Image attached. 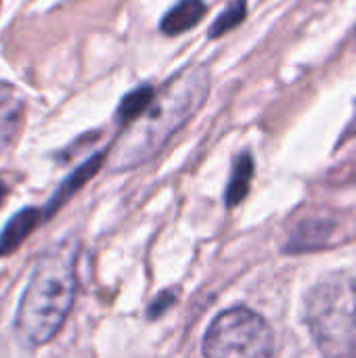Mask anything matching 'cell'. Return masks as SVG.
I'll return each mask as SVG.
<instances>
[{
    "instance_id": "obj_1",
    "label": "cell",
    "mask_w": 356,
    "mask_h": 358,
    "mask_svg": "<svg viewBox=\"0 0 356 358\" xmlns=\"http://www.w3.org/2000/svg\"><path fill=\"white\" fill-rule=\"evenodd\" d=\"M73 241L59 243L40 256L17 313V334L29 346L50 342L63 327L76 298Z\"/></svg>"
},
{
    "instance_id": "obj_2",
    "label": "cell",
    "mask_w": 356,
    "mask_h": 358,
    "mask_svg": "<svg viewBox=\"0 0 356 358\" xmlns=\"http://www.w3.org/2000/svg\"><path fill=\"white\" fill-rule=\"evenodd\" d=\"M210 76L204 67H189L168 80L155 94L151 107L138 117L118 151L122 166H134L155 155L206 103Z\"/></svg>"
},
{
    "instance_id": "obj_3",
    "label": "cell",
    "mask_w": 356,
    "mask_h": 358,
    "mask_svg": "<svg viewBox=\"0 0 356 358\" xmlns=\"http://www.w3.org/2000/svg\"><path fill=\"white\" fill-rule=\"evenodd\" d=\"M304 321L319 350L332 358L356 355V281L332 277L306 296Z\"/></svg>"
},
{
    "instance_id": "obj_4",
    "label": "cell",
    "mask_w": 356,
    "mask_h": 358,
    "mask_svg": "<svg viewBox=\"0 0 356 358\" xmlns=\"http://www.w3.org/2000/svg\"><path fill=\"white\" fill-rule=\"evenodd\" d=\"M273 331L250 308H231L214 319L204 340V358H271Z\"/></svg>"
},
{
    "instance_id": "obj_5",
    "label": "cell",
    "mask_w": 356,
    "mask_h": 358,
    "mask_svg": "<svg viewBox=\"0 0 356 358\" xmlns=\"http://www.w3.org/2000/svg\"><path fill=\"white\" fill-rule=\"evenodd\" d=\"M23 111H25V103L21 94L13 86L0 82V151L6 149L15 138V134L19 132L23 122Z\"/></svg>"
},
{
    "instance_id": "obj_6",
    "label": "cell",
    "mask_w": 356,
    "mask_h": 358,
    "mask_svg": "<svg viewBox=\"0 0 356 358\" xmlns=\"http://www.w3.org/2000/svg\"><path fill=\"white\" fill-rule=\"evenodd\" d=\"M206 15L204 0H178L162 19L159 27L166 36H180L193 29Z\"/></svg>"
},
{
    "instance_id": "obj_7",
    "label": "cell",
    "mask_w": 356,
    "mask_h": 358,
    "mask_svg": "<svg viewBox=\"0 0 356 358\" xmlns=\"http://www.w3.org/2000/svg\"><path fill=\"white\" fill-rule=\"evenodd\" d=\"M42 216H44V212H40L36 208H23L21 212H17L8 220L4 231L0 233V256L17 250L21 245V241L36 229V224L42 220Z\"/></svg>"
},
{
    "instance_id": "obj_8",
    "label": "cell",
    "mask_w": 356,
    "mask_h": 358,
    "mask_svg": "<svg viewBox=\"0 0 356 358\" xmlns=\"http://www.w3.org/2000/svg\"><path fill=\"white\" fill-rule=\"evenodd\" d=\"M155 94L157 92L153 90V86H138L132 92H128L118 107V122L130 124V122H136L138 117H143L147 113V109L151 107Z\"/></svg>"
},
{
    "instance_id": "obj_9",
    "label": "cell",
    "mask_w": 356,
    "mask_h": 358,
    "mask_svg": "<svg viewBox=\"0 0 356 358\" xmlns=\"http://www.w3.org/2000/svg\"><path fill=\"white\" fill-rule=\"evenodd\" d=\"M103 157H105V155H103V153H99V155H94L92 159H88L80 170H76V172L65 180V185L59 189V193L55 195V199L48 203L46 214H52V212H55V210H57V208H59V206H61L69 195H73V193H76V191H78V189H80V187H82V185H84V182H86L94 172H97V170H99V168H101Z\"/></svg>"
},
{
    "instance_id": "obj_10",
    "label": "cell",
    "mask_w": 356,
    "mask_h": 358,
    "mask_svg": "<svg viewBox=\"0 0 356 358\" xmlns=\"http://www.w3.org/2000/svg\"><path fill=\"white\" fill-rule=\"evenodd\" d=\"M252 174H254V162H252V157L248 153H243L235 162L233 176H231V182H229V191H227V203L229 206L239 203L248 195V189H250V182H252Z\"/></svg>"
},
{
    "instance_id": "obj_11",
    "label": "cell",
    "mask_w": 356,
    "mask_h": 358,
    "mask_svg": "<svg viewBox=\"0 0 356 358\" xmlns=\"http://www.w3.org/2000/svg\"><path fill=\"white\" fill-rule=\"evenodd\" d=\"M245 15H248V4H245V0H233V2L220 13V17L210 25V38H220V36L229 34L231 29H235L237 25L243 23Z\"/></svg>"
},
{
    "instance_id": "obj_12",
    "label": "cell",
    "mask_w": 356,
    "mask_h": 358,
    "mask_svg": "<svg viewBox=\"0 0 356 358\" xmlns=\"http://www.w3.org/2000/svg\"><path fill=\"white\" fill-rule=\"evenodd\" d=\"M6 195H8V189H6V185H4V182H0V206L4 203Z\"/></svg>"
}]
</instances>
